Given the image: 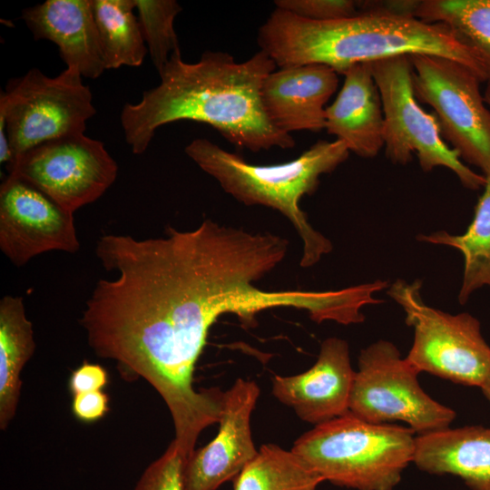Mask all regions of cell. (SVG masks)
Wrapping results in <instances>:
<instances>
[{
    "label": "cell",
    "instance_id": "obj_28",
    "mask_svg": "<svg viewBox=\"0 0 490 490\" xmlns=\"http://www.w3.org/2000/svg\"><path fill=\"white\" fill-rule=\"evenodd\" d=\"M109 383V375L103 366L96 363L83 361L72 371L68 378V390L72 396L103 390Z\"/></svg>",
    "mask_w": 490,
    "mask_h": 490
},
{
    "label": "cell",
    "instance_id": "obj_6",
    "mask_svg": "<svg viewBox=\"0 0 490 490\" xmlns=\"http://www.w3.org/2000/svg\"><path fill=\"white\" fill-rule=\"evenodd\" d=\"M420 280L397 279L387 294L403 309L414 340L407 359L419 372L456 384L479 387L490 374V347L480 322L468 313L452 315L426 305Z\"/></svg>",
    "mask_w": 490,
    "mask_h": 490
},
{
    "label": "cell",
    "instance_id": "obj_22",
    "mask_svg": "<svg viewBox=\"0 0 490 490\" xmlns=\"http://www.w3.org/2000/svg\"><path fill=\"white\" fill-rule=\"evenodd\" d=\"M106 70L142 64L148 52L133 0H92Z\"/></svg>",
    "mask_w": 490,
    "mask_h": 490
},
{
    "label": "cell",
    "instance_id": "obj_16",
    "mask_svg": "<svg viewBox=\"0 0 490 490\" xmlns=\"http://www.w3.org/2000/svg\"><path fill=\"white\" fill-rule=\"evenodd\" d=\"M21 19L34 40L57 45L67 68L97 79L105 69L92 0H46L25 8Z\"/></svg>",
    "mask_w": 490,
    "mask_h": 490
},
{
    "label": "cell",
    "instance_id": "obj_5",
    "mask_svg": "<svg viewBox=\"0 0 490 490\" xmlns=\"http://www.w3.org/2000/svg\"><path fill=\"white\" fill-rule=\"evenodd\" d=\"M415 449L411 428L368 423L350 412L314 426L291 447L323 481L356 490H393Z\"/></svg>",
    "mask_w": 490,
    "mask_h": 490
},
{
    "label": "cell",
    "instance_id": "obj_30",
    "mask_svg": "<svg viewBox=\"0 0 490 490\" xmlns=\"http://www.w3.org/2000/svg\"><path fill=\"white\" fill-rule=\"evenodd\" d=\"M484 98H485V101L486 104L490 108V84L486 85L485 91L484 93Z\"/></svg>",
    "mask_w": 490,
    "mask_h": 490
},
{
    "label": "cell",
    "instance_id": "obj_21",
    "mask_svg": "<svg viewBox=\"0 0 490 490\" xmlns=\"http://www.w3.org/2000/svg\"><path fill=\"white\" fill-rule=\"evenodd\" d=\"M484 191L475 208L472 222L465 233L452 235L438 230L419 240L458 250L464 257V274L458 300L465 304L476 289L490 288V174L485 175Z\"/></svg>",
    "mask_w": 490,
    "mask_h": 490
},
{
    "label": "cell",
    "instance_id": "obj_27",
    "mask_svg": "<svg viewBox=\"0 0 490 490\" xmlns=\"http://www.w3.org/2000/svg\"><path fill=\"white\" fill-rule=\"evenodd\" d=\"M71 410L78 421L85 424L95 423L109 412V396L103 390L74 395Z\"/></svg>",
    "mask_w": 490,
    "mask_h": 490
},
{
    "label": "cell",
    "instance_id": "obj_10",
    "mask_svg": "<svg viewBox=\"0 0 490 490\" xmlns=\"http://www.w3.org/2000/svg\"><path fill=\"white\" fill-rule=\"evenodd\" d=\"M409 58L415 95L432 107L444 140L462 161L490 174V108L480 91L483 82L468 67L446 57Z\"/></svg>",
    "mask_w": 490,
    "mask_h": 490
},
{
    "label": "cell",
    "instance_id": "obj_14",
    "mask_svg": "<svg viewBox=\"0 0 490 490\" xmlns=\"http://www.w3.org/2000/svg\"><path fill=\"white\" fill-rule=\"evenodd\" d=\"M354 377L348 342L328 338L311 368L293 376H275L271 391L302 421L318 426L349 412Z\"/></svg>",
    "mask_w": 490,
    "mask_h": 490
},
{
    "label": "cell",
    "instance_id": "obj_24",
    "mask_svg": "<svg viewBox=\"0 0 490 490\" xmlns=\"http://www.w3.org/2000/svg\"><path fill=\"white\" fill-rule=\"evenodd\" d=\"M151 60L160 74L172 54L180 51L174 29L182 8L175 0H133Z\"/></svg>",
    "mask_w": 490,
    "mask_h": 490
},
{
    "label": "cell",
    "instance_id": "obj_12",
    "mask_svg": "<svg viewBox=\"0 0 490 490\" xmlns=\"http://www.w3.org/2000/svg\"><path fill=\"white\" fill-rule=\"evenodd\" d=\"M0 249L16 267L48 251L80 249L74 213L29 181L8 174L0 186Z\"/></svg>",
    "mask_w": 490,
    "mask_h": 490
},
{
    "label": "cell",
    "instance_id": "obj_25",
    "mask_svg": "<svg viewBox=\"0 0 490 490\" xmlns=\"http://www.w3.org/2000/svg\"><path fill=\"white\" fill-rule=\"evenodd\" d=\"M186 458L172 440L164 453L143 471L134 490H184Z\"/></svg>",
    "mask_w": 490,
    "mask_h": 490
},
{
    "label": "cell",
    "instance_id": "obj_7",
    "mask_svg": "<svg viewBox=\"0 0 490 490\" xmlns=\"http://www.w3.org/2000/svg\"><path fill=\"white\" fill-rule=\"evenodd\" d=\"M13 162L44 142L84 133L96 114L93 93L78 71L65 68L51 77L38 68L8 80L0 94Z\"/></svg>",
    "mask_w": 490,
    "mask_h": 490
},
{
    "label": "cell",
    "instance_id": "obj_26",
    "mask_svg": "<svg viewBox=\"0 0 490 490\" xmlns=\"http://www.w3.org/2000/svg\"><path fill=\"white\" fill-rule=\"evenodd\" d=\"M276 8L318 22L334 21L359 13V4L352 0H276Z\"/></svg>",
    "mask_w": 490,
    "mask_h": 490
},
{
    "label": "cell",
    "instance_id": "obj_18",
    "mask_svg": "<svg viewBox=\"0 0 490 490\" xmlns=\"http://www.w3.org/2000/svg\"><path fill=\"white\" fill-rule=\"evenodd\" d=\"M413 463L434 475H454L472 490H490V428L468 426L416 436Z\"/></svg>",
    "mask_w": 490,
    "mask_h": 490
},
{
    "label": "cell",
    "instance_id": "obj_19",
    "mask_svg": "<svg viewBox=\"0 0 490 490\" xmlns=\"http://www.w3.org/2000/svg\"><path fill=\"white\" fill-rule=\"evenodd\" d=\"M35 349L34 328L23 298L6 295L0 300V429L13 421L20 400L21 372Z\"/></svg>",
    "mask_w": 490,
    "mask_h": 490
},
{
    "label": "cell",
    "instance_id": "obj_17",
    "mask_svg": "<svg viewBox=\"0 0 490 490\" xmlns=\"http://www.w3.org/2000/svg\"><path fill=\"white\" fill-rule=\"evenodd\" d=\"M335 101L326 108L325 129L362 158H373L384 147V113L370 64L348 69Z\"/></svg>",
    "mask_w": 490,
    "mask_h": 490
},
{
    "label": "cell",
    "instance_id": "obj_15",
    "mask_svg": "<svg viewBox=\"0 0 490 490\" xmlns=\"http://www.w3.org/2000/svg\"><path fill=\"white\" fill-rule=\"evenodd\" d=\"M338 85V74L318 64L282 67L270 73L261 87V102L271 123L290 134L320 132L326 104Z\"/></svg>",
    "mask_w": 490,
    "mask_h": 490
},
{
    "label": "cell",
    "instance_id": "obj_11",
    "mask_svg": "<svg viewBox=\"0 0 490 490\" xmlns=\"http://www.w3.org/2000/svg\"><path fill=\"white\" fill-rule=\"evenodd\" d=\"M6 168L73 213L97 201L118 174L103 142L84 133L40 143Z\"/></svg>",
    "mask_w": 490,
    "mask_h": 490
},
{
    "label": "cell",
    "instance_id": "obj_13",
    "mask_svg": "<svg viewBox=\"0 0 490 490\" xmlns=\"http://www.w3.org/2000/svg\"><path fill=\"white\" fill-rule=\"evenodd\" d=\"M260 390L256 382L238 378L222 396L216 436L186 460L184 490H216L233 480L257 456L251 415Z\"/></svg>",
    "mask_w": 490,
    "mask_h": 490
},
{
    "label": "cell",
    "instance_id": "obj_4",
    "mask_svg": "<svg viewBox=\"0 0 490 490\" xmlns=\"http://www.w3.org/2000/svg\"><path fill=\"white\" fill-rule=\"evenodd\" d=\"M184 152L239 202L265 206L286 217L302 240V268L312 267L331 251V242L310 225L299 201L316 191L321 175L332 172L348 158L344 142L320 140L298 158L272 165L248 162L204 138L192 140Z\"/></svg>",
    "mask_w": 490,
    "mask_h": 490
},
{
    "label": "cell",
    "instance_id": "obj_9",
    "mask_svg": "<svg viewBox=\"0 0 490 490\" xmlns=\"http://www.w3.org/2000/svg\"><path fill=\"white\" fill-rule=\"evenodd\" d=\"M420 372L389 341L363 348L349 399V412L372 424L401 421L420 435L450 426L456 412L420 387Z\"/></svg>",
    "mask_w": 490,
    "mask_h": 490
},
{
    "label": "cell",
    "instance_id": "obj_2",
    "mask_svg": "<svg viewBox=\"0 0 490 490\" xmlns=\"http://www.w3.org/2000/svg\"><path fill=\"white\" fill-rule=\"evenodd\" d=\"M276 67L261 50L243 62L206 51L188 63L181 50L175 52L159 74L160 83L144 91L138 103L123 105L120 122L126 143L134 154H142L161 126L193 121L251 152L293 148L294 138L271 123L261 102L262 83Z\"/></svg>",
    "mask_w": 490,
    "mask_h": 490
},
{
    "label": "cell",
    "instance_id": "obj_23",
    "mask_svg": "<svg viewBox=\"0 0 490 490\" xmlns=\"http://www.w3.org/2000/svg\"><path fill=\"white\" fill-rule=\"evenodd\" d=\"M321 482L322 477L291 449L265 444L233 479V490H317Z\"/></svg>",
    "mask_w": 490,
    "mask_h": 490
},
{
    "label": "cell",
    "instance_id": "obj_8",
    "mask_svg": "<svg viewBox=\"0 0 490 490\" xmlns=\"http://www.w3.org/2000/svg\"><path fill=\"white\" fill-rule=\"evenodd\" d=\"M370 64L383 105L386 156L394 163L407 164L416 154L424 172L445 167L457 176L464 187H484L485 175L463 162L458 152L442 137L435 114L419 104L414 93L409 56L390 57Z\"/></svg>",
    "mask_w": 490,
    "mask_h": 490
},
{
    "label": "cell",
    "instance_id": "obj_20",
    "mask_svg": "<svg viewBox=\"0 0 490 490\" xmlns=\"http://www.w3.org/2000/svg\"><path fill=\"white\" fill-rule=\"evenodd\" d=\"M413 16L446 26L475 54L490 84V0L416 1Z\"/></svg>",
    "mask_w": 490,
    "mask_h": 490
},
{
    "label": "cell",
    "instance_id": "obj_1",
    "mask_svg": "<svg viewBox=\"0 0 490 490\" xmlns=\"http://www.w3.org/2000/svg\"><path fill=\"white\" fill-rule=\"evenodd\" d=\"M289 241L269 232L203 220L169 227L164 237L105 234L95 254L113 279H99L80 324L94 354L116 362L127 379L142 377L165 402L173 441L185 456L201 433L219 423L223 392L197 390L195 365L211 327L224 314L251 321L264 310L293 308L322 319L327 290H265L256 285L285 259Z\"/></svg>",
    "mask_w": 490,
    "mask_h": 490
},
{
    "label": "cell",
    "instance_id": "obj_29",
    "mask_svg": "<svg viewBox=\"0 0 490 490\" xmlns=\"http://www.w3.org/2000/svg\"><path fill=\"white\" fill-rule=\"evenodd\" d=\"M481 389H482L484 395L485 396V397L490 402V374L487 376L486 379L485 380V382L481 386Z\"/></svg>",
    "mask_w": 490,
    "mask_h": 490
},
{
    "label": "cell",
    "instance_id": "obj_3",
    "mask_svg": "<svg viewBox=\"0 0 490 490\" xmlns=\"http://www.w3.org/2000/svg\"><path fill=\"white\" fill-rule=\"evenodd\" d=\"M257 42L279 68L318 64L343 74L358 64L428 54L456 61L485 82L480 62L446 26L382 8L365 7L354 16L327 22L275 8Z\"/></svg>",
    "mask_w": 490,
    "mask_h": 490
}]
</instances>
